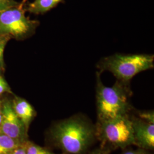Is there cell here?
<instances>
[{"label":"cell","mask_w":154,"mask_h":154,"mask_svg":"<svg viewBox=\"0 0 154 154\" xmlns=\"http://www.w3.org/2000/svg\"><path fill=\"white\" fill-rule=\"evenodd\" d=\"M49 136L53 146L63 154H86L97 140L95 125L82 114L54 123Z\"/></svg>","instance_id":"1"},{"label":"cell","mask_w":154,"mask_h":154,"mask_svg":"<svg viewBox=\"0 0 154 154\" xmlns=\"http://www.w3.org/2000/svg\"><path fill=\"white\" fill-rule=\"evenodd\" d=\"M100 74L96 73L97 121L131 115L134 109L130 102L132 93L130 83L116 80L112 86L107 87L102 82Z\"/></svg>","instance_id":"2"},{"label":"cell","mask_w":154,"mask_h":154,"mask_svg":"<svg viewBox=\"0 0 154 154\" xmlns=\"http://www.w3.org/2000/svg\"><path fill=\"white\" fill-rule=\"evenodd\" d=\"M154 55L147 54L116 53L102 58L98 62V72H111L116 80L130 83L137 74L154 68Z\"/></svg>","instance_id":"3"},{"label":"cell","mask_w":154,"mask_h":154,"mask_svg":"<svg viewBox=\"0 0 154 154\" xmlns=\"http://www.w3.org/2000/svg\"><path fill=\"white\" fill-rule=\"evenodd\" d=\"M130 116L97 122L96 138L100 142V147L111 151L117 149H123L134 145Z\"/></svg>","instance_id":"4"},{"label":"cell","mask_w":154,"mask_h":154,"mask_svg":"<svg viewBox=\"0 0 154 154\" xmlns=\"http://www.w3.org/2000/svg\"><path fill=\"white\" fill-rule=\"evenodd\" d=\"M38 25V21L26 16L20 5L0 11V35L23 39L33 35Z\"/></svg>","instance_id":"5"},{"label":"cell","mask_w":154,"mask_h":154,"mask_svg":"<svg viewBox=\"0 0 154 154\" xmlns=\"http://www.w3.org/2000/svg\"><path fill=\"white\" fill-rule=\"evenodd\" d=\"M0 132L20 143L28 140V131L16 114L10 101H5L2 103Z\"/></svg>","instance_id":"6"},{"label":"cell","mask_w":154,"mask_h":154,"mask_svg":"<svg viewBox=\"0 0 154 154\" xmlns=\"http://www.w3.org/2000/svg\"><path fill=\"white\" fill-rule=\"evenodd\" d=\"M132 123L134 145L146 150L154 149V122L146 121L136 116H130Z\"/></svg>","instance_id":"7"},{"label":"cell","mask_w":154,"mask_h":154,"mask_svg":"<svg viewBox=\"0 0 154 154\" xmlns=\"http://www.w3.org/2000/svg\"><path fill=\"white\" fill-rule=\"evenodd\" d=\"M11 104L17 116L28 131L30 124L36 116L34 107L27 100L20 97H16Z\"/></svg>","instance_id":"8"},{"label":"cell","mask_w":154,"mask_h":154,"mask_svg":"<svg viewBox=\"0 0 154 154\" xmlns=\"http://www.w3.org/2000/svg\"><path fill=\"white\" fill-rule=\"evenodd\" d=\"M63 0H34L30 3L26 11L35 14H42L55 8Z\"/></svg>","instance_id":"9"},{"label":"cell","mask_w":154,"mask_h":154,"mask_svg":"<svg viewBox=\"0 0 154 154\" xmlns=\"http://www.w3.org/2000/svg\"><path fill=\"white\" fill-rule=\"evenodd\" d=\"M21 144L22 143L0 132V154H9Z\"/></svg>","instance_id":"10"},{"label":"cell","mask_w":154,"mask_h":154,"mask_svg":"<svg viewBox=\"0 0 154 154\" xmlns=\"http://www.w3.org/2000/svg\"><path fill=\"white\" fill-rule=\"evenodd\" d=\"M25 146L26 154H55L29 140L25 142Z\"/></svg>","instance_id":"11"},{"label":"cell","mask_w":154,"mask_h":154,"mask_svg":"<svg viewBox=\"0 0 154 154\" xmlns=\"http://www.w3.org/2000/svg\"><path fill=\"white\" fill-rule=\"evenodd\" d=\"M11 37L6 35H0V63L3 62V55L6 45L11 39Z\"/></svg>","instance_id":"12"},{"label":"cell","mask_w":154,"mask_h":154,"mask_svg":"<svg viewBox=\"0 0 154 154\" xmlns=\"http://www.w3.org/2000/svg\"><path fill=\"white\" fill-rule=\"evenodd\" d=\"M138 117L147 121L154 122V114L153 111H137L135 113Z\"/></svg>","instance_id":"13"},{"label":"cell","mask_w":154,"mask_h":154,"mask_svg":"<svg viewBox=\"0 0 154 154\" xmlns=\"http://www.w3.org/2000/svg\"><path fill=\"white\" fill-rule=\"evenodd\" d=\"M20 4L14 0H0V11H5L13 7H16Z\"/></svg>","instance_id":"14"},{"label":"cell","mask_w":154,"mask_h":154,"mask_svg":"<svg viewBox=\"0 0 154 154\" xmlns=\"http://www.w3.org/2000/svg\"><path fill=\"white\" fill-rule=\"evenodd\" d=\"M128 148V147H127ZM122 149V152L121 154H152L149 152L148 150L140 148L137 149Z\"/></svg>","instance_id":"15"},{"label":"cell","mask_w":154,"mask_h":154,"mask_svg":"<svg viewBox=\"0 0 154 154\" xmlns=\"http://www.w3.org/2000/svg\"><path fill=\"white\" fill-rule=\"evenodd\" d=\"M111 151L109 149H106L100 146L98 148H97L92 151H88L86 154H110Z\"/></svg>","instance_id":"16"},{"label":"cell","mask_w":154,"mask_h":154,"mask_svg":"<svg viewBox=\"0 0 154 154\" xmlns=\"http://www.w3.org/2000/svg\"><path fill=\"white\" fill-rule=\"evenodd\" d=\"M10 88L5 81L0 77V95L6 92H10Z\"/></svg>","instance_id":"17"},{"label":"cell","mask_w":154,"mask_h":154,"mask_svg":"<svg viewBox=\"0 0 154 154\" xmlns=\"http://www.w3.org/2000/svg\"><path fill=\"white\" fill-rule=\"evenodd\" d=\"M9 154H26L25 142L13 149Z\"/></svg>","instance_id":"18"},{"label":"cell","mask_w":154,"mask_h":154,"mask_svg":"<svg viewBox=\"0 0 154 154\" xmlns=\"http://www.w3.org/2000/svg\"><path fill=\"white\" fill-rule=\"evenodd\" d=\"M26 1H27V0H23V1H22V2H21V3H20V6L21 7H23V5H24V4H25V3L26 2Z\"/></svg>","instance_id":"19"},{"label":"cell","mask_w":154,"mask_h":154,"mask_svg":"<svg viewBox=\"0 0 154 154\" xmlns=\"http://www.w3.org/2000/svg\"><path fill=\"white\" fill-rule=\"evenodd\" d=\"M0 115H2V104L0 103Z\"/></svg>","instance_id":"20"},{"label":"cell","mask_w":154,"mask_h":154,"mask_svg":"<svg viewBox=\"0 0 154 154\" xmlns=\"http://www.w3.org/2000/svg\"><path fill=\"white\" fill-rule=\"evenodd\" d=\"M0 65H1V63H0Z\"/></svg>","instance_id":"21"}]
</instances>
